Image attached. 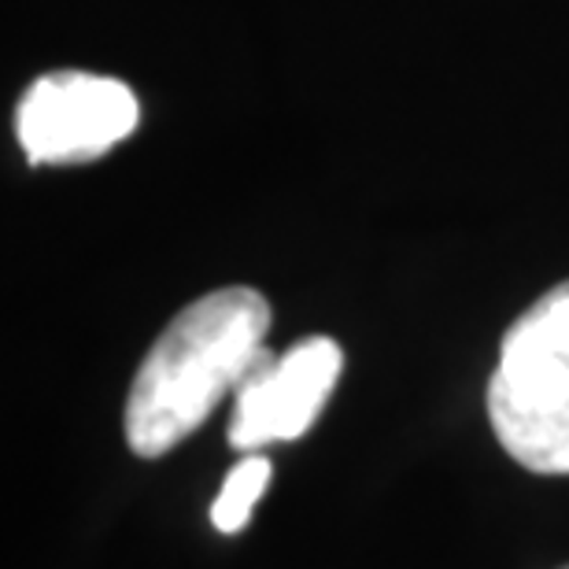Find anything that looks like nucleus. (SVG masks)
<instances>
[{"instance_id": "nucleus-1", "label": "nucleus", "mask_w": 569, "mask_h": 569, "mask_svg": "<svg viewBox=\"0 0 569 569\" xmlns=\"http://www.w3.org/2000/svg\"><path fill=\"white\" fill-rule=\"evenodd\" d=\"M270 329L263 292L230 284L170 318L148 348L127 396V440L141 459H159L211 418L222 396L241 389Z\"/></svg>"}, {"instance_id": "nucleus-2", "label": "nucleus", "mask_w": 569, "mask_h": 569, "mask_svg": "<svg viewBox=\"0 0 569 569\" xmlns=\"http://www.w3.org/2000/svg\"><path fill=\"white\" fill-rule=\"evenodd\" d=\"M141 104L119 78L89 71L41 74L16 108V133L30 167L93 163L138 130Z\"/></svg>"}, {"instance_id": "nucleus-3", "label": "nucleus", "mask_w": 569, "mask_h": 569, "mask_svg": "<svg viewBox=\"0 0 569 569\" xmlns=\"http://www.w3.org/2000/svg\"><path fill=\"white\" fill-rule=\"evenodd\" d=\"M345 370V351L333 337H307L284 356L259 351L241 389L233 392L230 443L237 451L296 440L318 422Z\"/></svg>"}, {"instance_id": "nucleus-4", "label": "nucleus", "mask_w": 569, "mask_h": 569, "mask_svg": "<svg viewBox=\"0 0 569 569\" xmlns=\"http://www.w3.org/2000/svg\"><path fill=\"white\" fill-rule=\"evenodd\" d=\"M488 418L503 451L532 473H569V370L551 359L499 356Z\"/></svg>"}, {"instance_id": "nucleus-5", "label": "nucleus", "mask_w": 569, "mask_h": 569, "mask_svg": "<svg viewBox=\"0 0 569 569\" xmlns=\"http://www.w3.org/2000/svg\"><path fill=\"white\" fill-rule=\"evenodd\" d=\"M499 356L551 359L569 370V281L548 289L526 315L510 322Z\"/></svg>"}, {"instance_id": "nucleus-6", "label": "nucleus", "mask_w": 569, "mask_h": 569, "mask_svg": "<svg viewBox=\"0 0 569 569\" xmlns=\"http://www.w3.org/2000/svg\"><path fill=\"white\" fill-rule=\"evenodd\" d=\"M267 481H270V462L263 455H248V459L237 462L211 507V526L226 532V537L241 532L248 526V518H252V507L259 503V496L267 492Z\"/></svg>"}, {"instance_id": "nucleus-7", "label": "nucleus", "mask_w": 569, "mask_h": 569, "mask_svg": "<svg viewBox=\"0 0 569 569\" xmlns=\"http://www.w3.org/2000/svg\"><path fill=\"white\" fill-rule=\"evenodd\" d=\"M562 569H569V566H562Z\"/></svg>"}]
</instances>
